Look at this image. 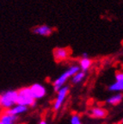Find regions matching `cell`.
<instances>
[{
    "label": "cell",
    "mask_w": 123,
    "mask_h": 124,
    "mask_svg": "<svg viewBox=\"0 0 123 124\" xmlns=\"http://www.w3.org/2000/svg\"><path fill=\"white\" fill-rule=\"evenodd\" d=\"M81 71L80 66H77V65H73V66H70L66 71L61 73L60 76H59L54 82L53 83V86H54V89L56 91H58L59 90H60L62 87H64L65 85V83L67 82V80L69 78H71L73 76L75 75L76 73Z\"/></svg>",
    "instance_id": "cell-1"
},
{
    "label": "cell",
    "mask_w": 123,
    "mask_h": 124,
    "mask_svg": "<svg viewBox=\"0 0 123 124\" xmlns=\"http://www.w3.org/2000/svg\"><path fill=\"white\" fill-rule=\"evenodd\" d=\"M18 98V91H13L9 90L1 93L0 96V105L1 108L4 111L8 110L14 107L15 104H17Z\"/></svg>",
    "instance_id": "cell-2"
},
{
    "label": "cell",
    "mask_w": 123,
    "mask_h": 124,
    "mask_svg": "<svg viewBox=\"0 0 123 124\" xmlns=\"http://www.w3.org/2000/svg\"><path fill=\"white\" fill-rule=\"evenodd\" d=\"M36 100L31 92L30 87H23L18 91L17 104H21L26 107L35 106Z\"/></svg>",
    "instance_id": "cell-3"
},
{
    "label": "cell",
    "mask_w": 123,
    "mask_h": 124,
    "mask_svg": "<svg viewBox=\"0 0 123 124\" xmlns=\"http://www.w3.org/2000/svg\"><path fill=\"white\" fill-rule=\"evenodd\" d=\"M68 93H69V86L67 85H65L64 87H62L61 89L57 91V96H56V98L53 104V108L55 111L59 110L62 107L65 99L67 97Z\"/></svg>",
    "instance_id": "cell-4"
},
{
    "label": "cell",
    "mask_w": 123,
    "mask_h": 124,
    "mask_svg": "<svg viewBox=\"0 0 123 124\" xmlns=\"http://www.w3.org/2000/svg\"><path fill=\"white\" fill-rule=\"evenodd\" d=\"M108 90L113 92H121L123 91V72H119L115 74V82L108 86Z\"/></svg>",
    "instance_id": "cell-5"
},
{
    "label": "cell",
    "mask_w": 123,
    "mask_h": 124,
    "mask_svg": "<svg viewBox=\"0 0 123 124\" xmlns=\"http://www.w3.org/2000/svg\"><path fill=\"white\" fill-rule=\"evenodd\" d=\"M30 90L35 100L43 98L46 95V88L41 84H33L30 86Z\"/></svg>",
    "instance_id": "cell-6"
},
{
    "label": "cell",
    "mask_w": 123,
    "mask_h": 124,
    "mask_svg": "<svg viewBox=\"0 0 123 124\" xmlns=\"http://www.w3.org/2000/svg\"><path fill=\"white\" fill-rule=\"evenodd\" d=\"M70 56V50L65 47H57L54 50V57L57 62L67 60Z\"/></svg>",
    "instance_id": "cell-7"
},
{
    "label": "cell",
    "mask_w": 123,
    "mask_h": 124,
    "mask_svg": "<svg viewBox=\"0 0 123 124\" xmlns=\"http://www.w3.org/2000/svg\"><path fill=\"white\" fill-rule=\"evenodd\" d=\"M108 115V111L107 109L102 107H93L91 108L90 110V116L93 118H96V119H102V118H105L106 116Z\"/></svg>",
    "instance_id": "cell-8"
},
{
    "label": "cell",
    "mask_w": 123,
    "mask_h": 124,
    "mask_svg": "<svg viewBox=\"0 0 123 124\" xmlns=\"http://www.w3.org/2000/svg\"><path fill=\"white\" fill-rule=\"evenodd\" d=\"M33 33L40 36H48L53 33V29L48 25H39L33 29Z\"/></svg>",
    "instance_id": "cell-9"
},
{
    "label": "cell",
    "mask_w": 123,
    "mask_h": 124,
    "mask_svg": "<svg viewBox=\"0 0 123 124\" xmlns=\"http://www.w3.org/2000/svg\"><path fill=\"white\" fill-rule=\"evenodd\" d=\"M27 110H28V107L23 106V105L21 104H15L11 108L8 109V110H5V112L10 115H12V116H17L22 114H24L25 112H27Z\"/></svg>",
    "instance_id": "cell-10"
},
{
    "label": "cell",
    "mask_w": 123,
    "mask_h": 124,
    "mask_svg": "<svg viewBox=\"0 0 123 124\" xmlns=\"http://www.w3.org/2000/svg\"><path fill=\"white\" fill-rule=\"evenodd\" d=\"M123 99V96L121 93H115L112 95L111 97H109L108 99H107V103L109 105H112V106H115V105H118L121 103V101Z\"/></svg>",
    "instance_id": "cell-11"
},
{
    "label": "cell",
    "mask_w": 123,
    "mask_h": 124,
    "mask_svg": "<svg viewBox=\"0 0 123 124\" xmlns=\"http://www.w3.org/2000/svg\"><path fill=\"white\" fill-rule=\"evenodd\" d=\"M92 65V60L90 58H81L79 61V66H80L81 71L86 72Z\"/></svg>",
    "instance_id": "cell-12"
},
{
    "label": "cell",
    "mask_w": 123,
    "mask_h": 124,
    "mask_svg": "<svg viewBox=\"0 0 123 124\" xmlns=\"http://www.w3.org/2000/svg\"><path fill=\"white\" fill-rule=\"evenodd\" d=\"M85 77H86V72H83V71H79L77 73H76L71 78V83L73 85H78L85 80Z\"/></svg>",
    "instance_id": "cell-13"
},
{
    "label": "cell",
    "mask_w": 123,
    "mask_h": 124,
    "mask_svg": "<svg viewBox=\"0 0 123 124\" xmlns=\"http://www.w3.org/2000/svg\"><path fill=\"white\" fill-rule=\"evenodd\" d=\"M70 122H71V124H82V121H81L80 116L77 114H74L71 116Z\"/></svg>",
    "instance_id": "cell-14"
},
{
    "label": "cell",
    "mask_w": 123,
    "mask_h": 124,
    "mask_svg": "<svg viewBox=\"0 0 123 124\" xmlns=\"http://www.w3.org/2000/svg\"><path fill=\"white\" fill-rule=\"evenodd\" d=\"M39 124H48V122H46V120H41V121H40Z\"/></svg>",
    "instance_id": "cell-15"
},
{
    "label": "cell",
    "mask_w": 123,
    "mask_h": 124,
    "mask_svg": "<svg viewBox=\"0 0 123 124\" xmlns=\"http://www.w3.org/2000/svg\"><path fill=\"white\" fill-rule=\"evenodd\" d=\"M82 58H89L88 54H87V53H84V54H82Z\"/></svg>",
    "instance_id": "cell-16"
},
{
    "label": "cell",
    "mask_w": 123,
    "mask_h": 124,
    "mask_svg": "<svg viewBox=\"0 0 123 124\" xmlns=\"http://www.w3.org/2000/svg\"><path fill=\"white\" fill-rule=\"evenodd\" d=\"M121 123H123V118L121 119Z\"/></svg>",
    "instance_id": "cell-17"
}]
</instances>
